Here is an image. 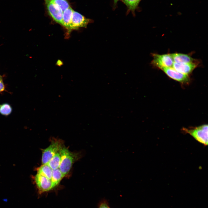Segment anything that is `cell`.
I'll use <instances>...</instances> for the list:
<instances>
[{
	"label": "cell",
	"instance_id": "obj_11",
	"mask_svg": "<svg viewBox=\"0 0 208 208\" xmlns=\"http://www.w3.org/2000/svg\"><path fill=\"white\" fill-rule=\"evenodd\" d=\"M73 10L70 7L64 10L63 12L62 25L69 31H70V25Z\"/></svg>",
	"mask_w": 208,
	"mask_h": 208
},
{
	"label": "cell",
	"instance_id": "obj_2",
	"mask_svg": "<svg viewBox=\"0 0 208 208\" xmlns=\"http://www.w3.org/2000/svg\"><path fill=\"white\" fill-rule=\"evenodd\" d=\"M59 152L61 160L59 168L65 176L71 168L74 161V155L65 147H62Z\"/></svg>",
	"mask_w": 208,
	"mask_h": 208
},
{
	"label": "cell",
	"instance_id": "obj_14",
	"mask_svg": "<svg viewBox=\"0 0 208 208\" xmlns=\"http://www.w3.org/2000/svg\"><path fill=\"white\" fill-rule=\"evenodd\" d=\"M61 160L60 152H58L47 164L53 170H55L59 168Z\"/></svg>",
	"mask_w": 208,
	"mask_h": 208
},
{
	"label": "cell",
	"instance_id": "obj_10",
	"mask_svg": "<svg viewBox=\"0 0 208 208\" xmlns=\"http://www.w3.org/2000/svg\"><path fill=\"white\" fill-rule=\"evenodd\" d=\"M171 55L174 62L176 63L183 64L195 62L194 59L187 54L174 53Z\"/></svg>",
	"mask_w": 208,
	"mask_h": 208
},
{
	"label": "cell",
	"instance_id": "obj_12",
	"mask_svg": "<svg viewBox=\"0 0 208 208\" xmlns=\"http://www.w3.org/2000/svg\"><path fill=\"white\" fill-rule=\"evenodd\" d=\"M53 170L47 164H42L37 169L38 174L44 176L51 179Z\"/></svg>",
	"mask_w": 208,
	"mask_h": 208
},
{
	"label": "cell",
	"instance_id": "obj_16",
	"mask_svg": "<svg viewBox=\"0 0 208 208\" xmlns=\"http://www.w3.org/2000/svg\"><path fill=\"white\" fill-rule=\"evenodd\" d=\"M63 12L70 7L67 0H50Z\"/></svg>",
	"mask_w": 208,
	"mask_h": 208
},
{
	"label": "cell",
	"instance_id": "obj_1",
	"mask_svg": "<svg viewBox=\"0 0 208 208\" xmlns=\"http://www.w3.org/2000/svg\"><path fill=\"white\" fill-rule=\"evenodd\" d=\"M183 130L205 146L208 144V125H204L190 128H183Z\"/></svg>",
	"mask_w": 208,
	"mask_h": 208
},
{
	"label": "cell",
	"instance_id": "obj_19",
	"mask_svg": "<svg viewBox=\"0 0 208 208\" xmlns=\"http://www.w3.org/2000/svg\"><path fill=\"white\" fill-rule=\"evenodd\" d=\"M5 88V86L2 81H0V92L4 91Z\"/></svg>",
	"mask_w": 208,
	"mask_h": 208
},
{
	"label": "cell",
	"instance_id": "obj_17",
	"mask_svg": "<svg viewBox=\"0 0 208 208\" xmlns=\"http://www.w3.org/2000/svg\"><path fill=\"white\" fill-rule=\"evenodd\" d=\"M12 110L11 106L8 104L4 103L0 105V113L4 116L10 114Z\"/></svg>",
	"mask_w": 208,
	"mask_h": 208
},
{
	"label": "cell",
	"instance_id": "obj_18",
	"mask_svg": "<svg viewBox=\"0 0 208 208\" xmlns=\"http://www.w3.org/2000/svg\"><path fill=\"white\" fill-rule=\"evenodd\" d=\"M99 208H109V207L106 202H103L100 204Z\"/></svg>",
	"mask_w": 208,
	"mask_h": 208
},
{
	"label": "cell",
	"instance_id": "obj_15",
	"mask_svg": "<svg viewBox=\"0 0 208 208\" xmlns=\"http://www.w3.org/2000/svg\"><path fill=\"white\" fill-rule=\"evenodd\" d=\"M127 6L129 11L133 14L141 0H120Z\"/></svg>",
	"mask_w": 208,
	"mask_h": 208
},
{
	"label": "cell",
	"instance_id": "obj_20",
	"mask_svg": "<svg viewBox=\"0 0 208 208\" xmlns=\"http://www.w3.org/2000/svg\"><path fill=\"white\" fill-rule=\"evenodd\" d=\"M119 0H114V6H116V4L119 1Z\"/></svg>",
	"mask_w": 208,
	"mask_h": 208
},
{
	"label": "cell",
	"instance_id": "obj_21",
	"mask_svg": "<svg viewBox=\"0 0 208 208\" xmlns=\"http://www.w3.org/2000/svg\"><path fill=\"white\" fill-rule=\"evenodd\" d=\"M2 81V78L1 76L0 75V81Z\"/></svg>",
	"mask_w": 208,
	"mask_h": 208
},
{
	"label": "cell",
	"instance_id": "obj_3",
	"mask_svg": "<svg viewBox=\"0 0 208 208\" xmlns=\"http://www.w3.org/2000/svg\"><path fill=\"white\" fill-rule=\"evenodd\" d=\"M152 64L160 69L163 68L172 67L174 63L171 54H153Z\"/></svg>",
	"mask_w": 208,
	"mask_h": 208
},
{
	"label": "cell",
	"instance_id": "obj_6",
	"mask_svg": "<svg viewBox=\"0 0 208 208\" xmlns=\"http://www.w3.org/2000/svg\"><path fill=\"white\" fill-rule=\"evenodd\" d=\"M90 19L86 18L79 13L73 11L72 18L70 31L81 27H86L88 24L92 22Z\"/></svg>",
	"mask_w": 208,
	"mask_h": 208
},
{
	"label": "cell",
	"instance_id": "obj_9",
	"mask_svg": "<svg viewBox=\"0 0 208 208\" xmlns=\"http://www.w3.org/2000/svg\"><path fill=\"white\" fill-rule=\"evenodd\" d=\"M197 66L196 62L182 64L174 62L172 68L180 73L188 75L192 72Z\"/></svg>",
	"mask_w": 208,
	"mask_h": 208
},
{
	"label": "cell",
	"instance_id": "obj_7",
	"mask_svg": "<svg viewBox=\"0 0 208 208\" xmlns=\"http://www.w3.org/2000/svg\"><path fill=\"white\" fill-rule=\"evenodd\" d=\"M34 179L40 193L48 191L53 188L51 180L44 176L37 174L35 176Z\"/></svg>",
	"mask_w": 208,
	"mask_h": 208
},
{
	"label": "cell",
	"instance_id": "obj_13",
	"mask_svg": "<svg viewBox=\"0 0 208 208\" xmlns=\"http://www.w3.org/2000/svg\"><path fill=\"white\" fill-rule=\"evenodd\" d=\"M64 176L59 168L53 170L51 180L53 188L58 185Z\"/></svg>",
	"mask_w": 208,
	"mask_h": 208
},
{
	"label": "cell",
	"instance_id": "obj_4",
	"mask_svg": "<svg viewBox=\"0 0 208 208\" xmlns=\"http://www.w3.org/2000/svg\"><path fill=\"white\" fill-rule=\"evenodd\" d=\"M62 147L57 141H53L42 152V164L47 163L53 156L59 151Z\"/></svg>",
	"mask_w": 208,
	"mask_h": 208
},
{
	"label": "cell",
	"instance_id": "obj_5",
	"mask_svg": "<svg viewBox=\"0 0 208 208\" xmlns=\"http://www.w3.org/2000/svg\"><path fill=\"white\" fill-rule=\"evenodd\" d=\"M49 14L56 22L62 25V11L50 0H44Z\"/></svg>",
	"mask_w": 208,
	"mask_h": 208
},
{
	"label": "cell",
	"instance_id": "obj_8",
	"mask_svg": "<svg viewBox=\"0 0 208 208\" xmlns=\"http://www.w3.org/2000/svg\"><path fill=\"white\" fill-rule=\"evenodd\" d=\"M169 77L170 78L183 83H187L190 81L188 75L180 73L172 67H166L161 68Z\"/></svg>",
	"mask_w": 208,
	"mask_h": 208
}]
</instances>
